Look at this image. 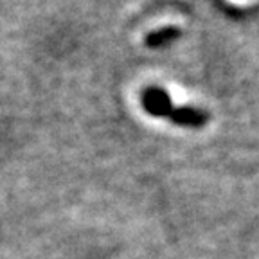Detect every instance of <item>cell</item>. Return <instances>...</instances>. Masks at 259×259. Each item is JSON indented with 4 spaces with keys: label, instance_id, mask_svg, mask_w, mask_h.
<instances>
[{
    "label": "cell",
    "instance_id": "2",
    "mask_svg": "<svg viewBox=\"0 0 259 259\" xmlns=\"http://www.w3.org/2000/svg\"><path fill=\"white\" fill-rule=\"evenodd\" d=\"M169 119L175 122V124L180 126H203L207 121H209V113L203 112V110L198 108H175L173 113L169 115Z\"/></svg>",
    "mask_w": 259,
    "mask_h": 259
},
{
    "label": "cell",
    "instance_id": "1",
    "mask_svg": "<svg viewBox=\"0 0 259 259\" xmlns=\"http://www.w3.org/2000/svg\"><path fill=\"white\" fill-rule=\"evenodd\" d=\"M142 106L146 112L157 117H169L173 113V106H171V99L164 90L160 89H148L142 94Z\"/></svg>",
    "mask_w": 259,
    "mask_h": 259
},
{
    "label": "cell",
    "instance_id": "3",
    "mask_svg": "<svg viewBox=\"0 0 259 259\" xmlns=\"http://www.w3.org/2000/svg\"><path fill=\"white\" fill-rule=\"evenodd\" d=\"M177 36H178L177 27H164L160 31H155L151 34H148L146 41H148V45L155 47V45H162L166 40H171V38H177Z\"/></svg>",
    "mask_w": 259,
    "mask_h": 259
}]
</instances>
